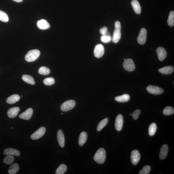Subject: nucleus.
<instances>
[{"label": "nucleus", "instance_id": "f257e3e1", "mask_svg": "<svg viewBox=\"0 0 174 174\" xmlns=\"http://www.w3.org/2000/svg\"><path fill=\"white\" fill-rule=\"evenodd\" d=\"M106 152L103 148H101L97 151L94 155V160L99 164L103 163L105 161Z\"/></svg>", "mask_w": 174, "mask_h": 174}, {"label": "nucleus", "instance_id": "f03ea898", "mask_svg": "<svg viewBox=\"0 0 174 174\" xmlns=\"http://www.w3.org/2000/svg\"><path fill=\"white\" fill-rule=\"evenodd\" d=\"M40 52L39 50H34L29 51L25 56V60L28 62H32L35 61L39 57Z\"/></svg>", "mask_w": 174, "mask_h": 174}, {"label": "nucleus", "instance_id": "7ed1b4c3", "mask_svg": "<svg viewBox=\"0 0 174 174\" xmlns=\"http://www.w3.org/2000/svg\"><path fill=\"white\" fill-rule=\"evenodd\" d=\"M76 102L73 100H68L64 102L61 106V110L66 112L73 109L76 106Z\"/></svg>", "mask_w": 174, "mask_h": 174}, {"label": "nucleus", "instance_id": "20e7f679", "mask_svg": "<svg viewBox=\"0 0 174 174\" xmlns=\"http://www.w3.org/2000/svg\"><path fill=\"white\" fill-rule=\"evenodd\" d=\"M123 66L125 70L128 71H133L135 69L134 61L130 58H127L124 60L123 64Z\"/></svg>", "mask_w": 174, "mask_h": 174}, {"label": "nucleus", "instance_id": "39448f33", "mask_svg": "<svg viewBox=\"0 0 174 174\" xmlns=\"http://www.w3.org/2000/svg\"><path fill=\"white\" fill-rule=\"evenodd\" d=\"M147 31L145 28H143L140 31L139 34L137 38V42L140 44H145L146 41Z\"/></svg>", "mask_w": 174, "mask_h": 174}, {"label": "nucleus", "instance_id": "423d86ee", "mask_svg": "<svg viewBox=\"0 0 174 174\" xmlns=\"http://www.w3.org/2000/svg\"><path fill=\"white\" fill-rule=\"evenodd\" d=\"M147 89L148 92L155 96L162 94L164 91L163 89L159 87L151 85L148 86Z\"/></svg>", "mask_w": 174, "mask_h": 174}, {"label": "nucleus", "instance_id": "0eeeda50", "mask_svg": "<svg viewBox=\"0 0 174 174\" xmlns=\"http://www.w3.org/2000/svg\"><path fill=\"white\" fill-rule=\"evenodd\" d=\"M46 131V129L45 127H41L31 135V138L34 140L39 139L44 135Z\"/></svg>", "mask_w": 174, "mask_h": 174}, {"label": "nucleus", "instance_id": "6e6552de", "mask_svg": "<svg viewBox=\"0 0 174 174\" xmlns=\"http://www.w3.org/2000/svg\"><path fill=\"white\" fill-rule=\"evenodd\" d=\"M104 49L103 45L101 44L97 45L94 50V56L96 58H100L102 57L104 54Z\"/></svg>", "mask_w": 174, "mask_h": 174}, {"label": "nucleus", "instance_id": "1a4fd4ad", "mask_svg": "<svg viewBox=\"0 0 174 174\" xmlns=\"http://www.w3.org/2000/svg\"><path fill=\"white\" fill-rule=\"evenodd\" d=\"M124 123V118L122 115L119 114L117 116L115 121V127L117 131L121 130Z\"/></svg>", "mask_w": 174, "mask_h": 174}, {"label": "nucleus", "instance_id": "9d476101", "mask_svg": "<svg viewBox=\"0 0 174 174\" xmlns=\"http://www.w3.org/2000/svg\"><path fill=\"white\" fill-rule=\"evenodd\" d=\"M140 153L137 150L133 151L131 154V160L133 165H136L139 163L140 159Z\"/></svg>", "mask_w": 174, "mask_h": 174}, {"label": "nucleus", "instance_id": "9b49d317", "mask_svg": "<svg viewBox=\"0 0 174 174\" xmlns=\"http://www.w3.org/2000/svg\"><path fill=\"white\" fill-rule=\"evenodd\" d=\"M156 52L158 55L159 60L161 61L164 60L167 56V52L163 47H158L157 48Z\"/></svg>", "mask_w": 174, "mask_h": 174}, {"label": "nucleus", "instance_id": "f8f14e48", "mask_svg": "<svg viewBox=\"0 0 174 174\" xmlns=\"http://www.w3.org/2000/svg\"><path fill=\"white\" fill-rule=\"evenodd\" d=\"M20 111V108L18 107H12L9 109L7 112V115L9 117L13 118L16 117Z\"/></svg>", "mask_w": 174, "mask_h": 174}, {"label": "nucleus", "instance_id": "ddd939ff", "mask_svg": "<svg viewBox=\"0 0 174 174\" xmlns=\"http://www.w3.org/2000/svg\"><path fill=\"white\" fill-rule=\"evenodd\" d=\"M168 147L167 145L164 144L161 147L159 155V158L163 160L167 157L168 152Z\"/></svg>", "mask_w": 174, "mask_h": 174}, {"label": "nucleus", "instance_id": "4468645a", "mask_svg": "<svg viewBox=\"0 0 174 174\" xmlns=\"http://www.w3.org/2000/svg\"><path fill=\"white\" fill-rule=\"evenodd\" d=\"M33 113V110L29 108L19 115L20 118L25 120H29L31 117Z\"/></svg>", "mask_w": 174, "mask_h": 174}, {"label": "nucleus", "instance_id": "2eb2a0df", "mask_svg": "<svg viewBox=\"0 0 174 174\" xmlns=\"http://www.w3.org/2000/svg\"><path fill=\"white\" fill-rule=\"evenodd\" d=\"M4 154L7 156H15L17 157H18L20 155V153L18 150L12 148H8L5 149Z\"/></svg>", "mask_w": 174, "mask_h": 174}, {"label": "nucleus", "instance_id": "dca6fc26", "mask_svg": "<svg viewBox=\"0 0 174 174\" xmlns=\"http://www.w3.org/2000/svg\"><path fill=\"white\" fill-rule=\"evenodd\" d=\"M57 139L60 147H64L65 145V139L63 133L61 130H59L58 132Z\"/></svg>", "mask_w": 174, "mask_h": 174}, {"label": "nucleus", "instance_id": "f3484780", "mask_svg": "<svg viewBox=\"0 0 174 174\" xmlns=\"http://www.w3.org/2000/svg\"><path fill=\"white\" fill-rule=\"evenodd\" d=\"M37 26L39 29L45 30L49 29L50 25L47 21L45 19H41L37 22Z\"/></svg>", "mask_w": 174, "mask_h": 174}, {"label": "nucleus", "instance_id": "a211bd4d", "mask_svg": "<svg viewBox=\"0 0 174 174\" xmlns=\"http://www.w3.org/2000/svg\"><path fill=\"white\" fill-rule=\"evenodd\" d=\"M121 29H115L114 31L113 36L112 38V40L114 43H117L118 42L121 37Z\"/></svg>", "mask_w": 174, "mask_h": 174}, {"label": "nucleus", "instance_id": "6ab92c4d", "mask_svg": "<svg viewBox=\"0 0 174 174\" xmlns=\"http://www.w3.org/2000/svg\"><path fill=\"white\" fill-rule=\"evenodd\" d=\"M158 71L159 72L164 75H169L173 73L174 68L171 66H166L159 69Z\"/></svg>", "mask_w": 174, "mask_h": 174}, {"label": "nucleus", "instance_id": "aec40b11", "mask_svg": "<svg viewBox=\"0 0 174 174\" xmlns=\"http://www.w3.org/2000/svg\"><path fill=\"white\" fill-rule=\"evenodd\" d=\"M132 6L135 13L140 14L141 13V8L137 0H133L131 2Z\"/></svg>", "mask_w": 174, "mask_h": 174}, {"label": "nucleus", "instance_id": "412c9836", "mask_svg": "<svg viewBox=\"0 0 174 174\" xmlns=\"http://www.w3.org/2000/svg\"><path fill=\"white\" fill-rule=\"evenodd\" d=\"M88 139V135L85 132H83L81 133L79 135L78 143L80 146H82L85 144Z\"/></svg>", "mask_w": 174, "mask_h": 174}, {"label": "nucleus", "instance_id": "4be33fe9", "mask_svg": "<svg viewBox=\"0 0 174 174\" xmlns=\"http://www.w3.org/2000/svg\"><path fill=\"white\" fill-rule=\"evenodd\" d=\"M20 97L18 94H13L9 97L7 99L6 101L7 103L12 104L16 103L19 101Z\"/></svg>", "mask_w": 174, "mask_h": 174}, {"label": "nucleus", "instance_id": "5701e85b", "mask_svg": "<svg viewBox=\"0 0 174 174\" xmlns=\"http://www.w3.org/2000/svg\"><path fill=\"white\" fill-rule=\"evenodd\" d=\"M130 97L129 94H124L123 95L117 96L115 98V100L119 102H126L129 101Z\"/></svg>", "mask_w": 174, "mask_h": 174}, {"label": "nucleus", "instance_id": "b1692460", "mask_svg": "<svg viewBox=\"0 0 174 174\" xmlns=\"http://www.w3.org/2000/svg\"><path fill=\"white\" fill-rule=\"evenodd\" d=\"M19 170V166L17 163H15L10 166L8 171L9 174H15Z\"/></svg>", "mask_w": 174, "mask_h": 174}, {"label": "nucleus", "instance_id": "393cba45", "mask_svg": "<svg viewBox=\"0 0 174 174\" xmlns=\"http://www.w3.org/2000/svg\"><path fill=\"white\" fill-rule=\"evenodd\" d=\"M108 122V119L107 118H104L103 120H102L99 123V124L97 126V130L98 132L101 131V130L103 128L106 126Z\"/></svg>", "mask_w": 174, "mask_h": 174}, {"label": "nucleus", "instance_id": "a878e982", "mask_svg": "<svg viewBox=\"0 0 174 174\" xmlns=\"http://www.w3.org/2000/svg\"><path fill=\"white\" fill-rule=\"evenodd\" d=\"M22 79L25 82L28 84L34 85L35 82L34 78L29 75H24L22 77Z\"/></svg>", "mask_w": 174, "mask_h": 174}, {"label": "nucleus", "instance_id": "bb28decb", "mask_svg": "<svg viewBox=\"0 0 174 174\" xmlns=\"http://www.w3.org/2000/svg\"><path fill=\"white\" fill-rule=\"evenodd\" d=\"M157 125L155 123L151 124L149 127V134L151 136L154 135L157 130Z\"/></svg>", "mask_w": 174, "mask_h": 174}, {"label": "nucleus", "instance_id": "cd10ccee", "mask_svg": "<svg viewBox=\"0 0 174 174\" xmlns=\"http://www.w3.org/2000/svg\"><path fill=\"white\" fill-rule=\"evenodd\" d=\"M67 166L64 164H61L57 169L56 171V174H63L67 170Z\"/></svg>", "mask_w": 174, "mask_h": 174}, {"label": "nucleus", "instance_id": "c85d7f7f", "mask_svg": "<svg viewBox=\"0 0 174 174\" xmlns=\"http://www.w3.org/2000/svg\"><path fill=\"white\" fill-rule=\"evenodd\" d=\"M163 114L166 116H170L174 114V109L173 107L168 106L166 107L163 110Z\"/></svg>", "mask_w": 174, "mask_h": 174}, {"label": "nucleus", "instance_id": "c756f323", "mask_svg": "<svg viewBox=\"0 0 174 174\" xmlns=\"http://www.w3.org/2000/svg\"><path fill=\"white\" fill-rule=\"evenodd\" d=\"M167 23L169 26L172 27L174 25V12L171 11L170 12L168 18L167 20Z\"/></svg>", "mask_w": 174, "mask_h": 174}, {"label": "nucleus", "instance_id": "7c9ffc66", "mask_svg": "<svg viewBox=\"0 0 174 174\" xmlns=\"http://www.w3.org/2000/svg\"><path fill=\"white\" fill-rule=\"evenodd\" d=\"M38 73L41 75H46L50 73V70L49 68L45 66H42L39 69Z\"/></svg>", "mask_w": 174, "mask_h": 174}, {"label": "nucleus", "instance_id": "2f4dec72", "mask_svg": "<svg viewBox=\"0 0 174 174\" xmlns=\"http://www.w3.org/2000/svg\"><path fill=\"white\" fill-rule=\"evenodd\" d=\"M0 20L4 22H7L9 18L8 15L4 12L0 11Z\"/></svg>", "mask_w": 174, "mask_h": 174}, {"label": "nucleus", "instance_id": "473e14b6", "mask_svg": "<svg viewBox=\"0 0 174 174\" xmlns=\"http://www.w3.org/2000/svg\"><path fill=\"white\" fill-rule=\"evenodd\" d=\"M14 160V158L13 156L7 155L4 158L3 162L6 164L10 165L13 162Z\"/></svg>", "mask_w": 174, "mask_h": 174}, {"label": "nucleus", "instance_id": "72a5a7b5", "mask_svg": "<svg viewBox=\"0 0 174 174\" xmlns=\"http://www.w3.org/2000/svg\"><path fill=\"white\" fill-rule=\"evenodd\" d=\"M112 38L109 35H102L101 38V40L102 42L104 43H108L112 40Z\"/></svg>", "mask_w": 174, "mask_h": 174}, {"label": "nucleus", "instance_id": "f704fd0d", "mask_svg": "<svg viewBox=\"0 0 174 174\" xmlns=\"http://www.w3.org/2000/svg\"><path fill=\"white\" fill-rule=\"evenodd\" d=\"M43 83L46 85L51 86L54 84L55 81L53 78L50 77L45 79L43 81Z\"/></svg>", "mask_w": 174, "mask_h": 174}, {"label": "nucleus", "instance_id": "c9c22d12", "mask_svg": "<svg viewBox=\"0 0 174 174\" xmlns=\"http://www.w3.org/2000/svg\"><path fill=\"white\" fill-rule=\"evenodd\" d=\"M151 168L149 165H146L142 169L139 171L140 174H148L151 171Z\"/></svg>", "mask_w": 174, "mask_h": 174}, {"label": "nucleus", "instance_id": "e433bc0d", "mask_svg": "<svg viewBox=\"0 0 174 174\" xmlns=\"http://www.w3.org/2000/svg\"><path fill=\"white\" fill-rule=\"evenodd\" d=\"M141 111L139 110L138 109L135 111L132 114L134 119L135 120L137 119Z\"/></svg>", "mask_w": 174, "mask_h": 174}, {"label": "nucleus", "instance_id": "4c0bfd02", "mask_svg": "<svg viewBox=\"0 0 174 174\" xmlns=\"http://www.w3.org/2000/svg\"><path fill=\"white\" fill-rule=\"evenodd\" d=\"M100 32L102 35H107V29L106 27H104L100 30Z\"/></svg>", "mask_w": 174, "mask_h": 174}, {"label": "nucleus", "instance_id": "58836bf2", "mask_svg": "<svg viewBox=\"0 0 174 174\" xmlns=\"http://www.w3.org/2000/svg\"><path fill=\"white\" fill-rule=\"evenodd\" d=\"M115 29H121V25L119 21H116L114 24Z\"/></svg>", "mask_w": 174, "mask_h": 174}, {"label": "nucleus", "instance_id": "ea45409f", "mask_svg": "<svg viewBox=\"0 0 174 174\" xmlns=\"http://www.w3.org/2000/svg\"><path fill=\"white\" fill-rule=\"evenodd\" d=\"M13 1L17 2H20L22 1L23 0H13Z\"/></svg>", "mask_w": 174, "mask_h": 174}, {"label": "nucleus", "instance_id": "a19ab883", "mask_svg": "<svg viewBox=\"0 0 174 174\" xmlns=\"http://www.w3.org/2000/svg\"><path fill=\"white\" fill-rule=\"evenodd\" d=\"M132 114H130V115H131Z\"/></svg>", "mask_w": 174, "mask_h": 174}, {"label": "nucleus", "instance_id": "79ce46f5", "mask_svg": "<svg viewBox=\"0 0 174 174\" xmlns=\"http://www.w3.org/2000/svg\"><path fill=\"white\" fill-rule=\"evenodd\" d=\"M63 114V113H62V114Z\"/></svg>", "mask_w": 174, "mask_h": 174}]
</instances>
